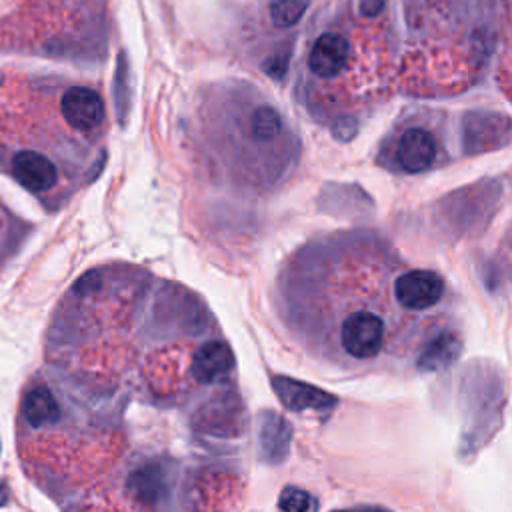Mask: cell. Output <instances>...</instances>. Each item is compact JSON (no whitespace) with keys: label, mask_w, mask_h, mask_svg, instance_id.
<instances>
[{"label":"cell","mask_w":512,"mask_h":512,"mask_svg":"<svg viewBox=\"0 0 512 512\" xmlns=\"http://www.w3.org/2000/svg\"><path fill=\"white\" fill-rule=\"evenodd\" d=\"M338 340L346 356L356 360L376 358L386 342V320L368 308L344 316L338 328Z\"/></svg>","instance_id":"1"},{"label":"cell","mask_w":512,"mask_h":512,"mask_svg":"<svg viewBox=\"0 0 512 512\" xmlns=\"http://www.w3.org/2000/svg\"><path fill=\"white\" fill-rule=\"evenodd\" d=\"M352 58V44L342 30H324L312 38L306 52V68L316 80H336L344 76Z\"/></svg>","instance_id":"2"},{"label":"cell","mask_w":512,"mask_h":512,"mask_svg":"<svg viewBox=\"0 0 512 512\" xmlns=\"http://www.w3.org/2000/svg\"><path fill=\"white\" fill-rule=\"evenodd\" d=\"M440 156V140L434 130L424 124L402 128L394 142V164L406 174H420L432 168Z\"/></svg>","instance_id":"3"},{"label":"cell","mask_w":512,"mask_h":512,"mask_svg":"<svg viewBox=\"0 0 512 512\" xmlns=\"http://www.w3.org/2000/svg\"><path fill=\"white\" fill-rule=\"evenodd\" d=\"M442 296L444 280L432 270H406L394 280V298L410 312L428 310L436 306Z\"/></svg>","instance_id":"4"},{"label":"cell","mask_w":512,"mask_h":512,"mask_svg":"<svg viewBox=\"0 0 512 512\" xmlns=\"http://www.w3.org/2000/svg\"><path fill=\"white\" fill-rule=\"evenodd\" d=\"M64 122L78 132H92L102 126L106 106L102 96L88 86H70L60 98Z\"/></svg>","instance_id":"5"},{"label":"cell","mask_w":512,"mask_h":512,"mask_svg":"<svg viewBox=\"0 0 512 512\" xmlns=\"http://www.w3.org/2000/svg\"><path fill=\"white\" fill-rule=\"evenodd\" d=\"M10 172L22 188L34 194L48 192L58 182L54 160L38 150H18L10 160Z\"/></svg>","instance_id":"6"},{"label":"cell","mask_w":512,"mask_h":512,"mask_svg":"<svg viewBox=\"0 0 512 512\" xmlns=\"http://www.w3.org/2000/svg\"><path fill=\"white\" fill-rule=\"evenodd\" d=\"M272 388L278 396V400L294 412H304V410H328L332 408L338 400L330 392L316 388L312 384L288 378V376H274L272 378Z\"/></svg>","instance_id":"7"},{"label":"cell","mask_w":512,"mask_h":512,"mask_svg":"<svg viewBox=\"0 0 512 512\" xmlns=\"http://www.w3.org/2000/svg\"><path fill=\"white\" fill-rule=\"evenodd\" d=\"M292 440V426L286 418L272 410L258 414V456L266 464L286 460Z\"/></svg>","instance_id":"8"},{"label":"cell","mask_w":512,"mask_h":512,"mask_svg":"<svg viewBox=\"0 0 512 512\" xmlns=\"http://www.w3.org/2000/svg\"><path fill=\"white\" fill-rule=\"evenodd\" d=\"M128 496L142 504H158L170 492V474L158 460H146L126 478Z\"/></svg>","instance_id":"9"},{"label":"cell","mask_w":512,"mask_h":512,"mask_svg":"<svg viewBox=\"0 0 512 512\" xmlns=\"http://www.w3.org/2000/svg\"><path fill=\"white\" fill-rule=\"evenodd\" d=\"M234 368V354L222 340L204 342L192 358L190 372L200 384H214L230 374Z\"/></svg>","instance_id":"10"},{"label":"cell","mask_w":512,"mask_h":512,"mask_svg":"<svg viewBox=\"0 0 512 512\" xmlns=\"http://www.w3.org/2000/svg\"><path fill=\"white\" fill-rule=\"evenodd\" d=\"M22 416L32 428H42L58 422L62 408L48 386L36 384L22 398Z\"/></svg>","instance_id":"11"},{"label":"cell","mask_w":512,"mask_h":512,"mask_svg":"<svg viewBox=\"0 0 512 512\" xmlns=\"http://www.w3.org/2000/svg\"><path fill=\"white\" fill-rule=\"evenodd\" d=\"M460 350H462V344L454 332H438L434 338H430L424 344L416 360V368L420 372L444 370L450 364H454V360L460 356Z\"/></svg>","instance_id":"12"},{"label":"cell","mask_w":512,"mask_h":512,"mask_svg":"<svg viewBox=\"0 0 512 512\" xmlns=\"http://www.w3.org/2000/svg\"><path fill=\"white\" fill-rule=\"evenodd\" d=\"M310 0H274L268 8V18L276 28L294 26L308 10Z\"/></svg>","instance_id":"13"},{"label":"cell","mask_w":512,"mask_h":512,"mask_svg":"<svg viewBox=\"0 0 512 512\" xmlns=\"http://www.w3.org/2000/svg\"><path fill=\"white\" fill-rule=\"evenodd\" d=\"M278 508L280 512H316L318 500L304 488L286 486L278 496Z\"/></svg>","instance_id":"14"},{"label":"cell","mask_w":512,"mask_h":512,"mask_svg":"<svg viewBox=\"0 0 512 512\" xmlns=\"http://www.w3.org/2000/svg\"><path fill=\"white\" fill-rule=\"evenodd\" d=\"M360 12L364 16H378L386 4V0H358Z\"/></svg>","instance_id":"15"},{"label":"cell","mask_w":512,"mask_h":512,"mask_svg":"<svg viewBox=\"0 0 512 512\" xmlns=\"http://www.w3.org/2000/svg\"><path fill=\"white\" fill-rule=\"evenodd\" d=\"M334 512H390L380 506H354V508H344V510H334Z\"/></svg>","instance_id":"16"},{"label":"cell","mask_w":512,"mask_h":512,"mask_svg":"<svg viewBox=\"0 0 512 512\" xmlns=\"http://www.w3.org/2000/svg\"><path fill=\"white\" fill-rule=\"evenodd\" d=\"M8 498H10V492H8V488H6L4 484H0V506H4V504L8 502Z\"/></svg>","instance_id":"17"}]
</instances>
